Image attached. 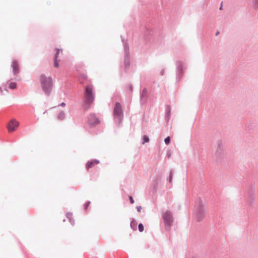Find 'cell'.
<instances>
[{
    "instance_id": "8",
    "label": "cell",
    "mask_w": 258,
    "mask_h": 258,
    "mask_svg": "<svg viewBox=\"0 0 258 258\" xmlns=\"http://www.w3.org/2000/svg\"><path fill=\"white\" fill-rule=\"evenodd\" d=\"M224 154V149L223 142L221 140H219L217 141L216 145H215V155L216 161L219 164L221 163L223 160Z\"/></svg>"
},
{
    "instance_id": "19",
    "label": "cell",
    "mask_w": 258,
    "mask_h": 258,
    "mask_svg": "<svg viewBox=\"0 0 258 258\" xmlns=\"http://www.w3.org/2000/svg\"><path fill=\"white\" fill-rule=\"evenodd\" d=\"M144 140L145 141V142H148L149 141V138H148V137L146 136H145L144 137Z\"/></svg>"
},
{
    "instance_id": "14",
    "label": "cell",
    "mask_w": 258,
    "mask_h": 258,
    "mask_svg": "<svg viewBox=\"0 0 258 258\" xmlns=\"http://www.w3.org/2000/svg\"><path fill=\"white\" fill-rule=\"evenodd\" d=\"M158 181H159V179L158 177H157L154 181L153 186V192L154 193L156 192L157 187H158Z\"/></svg>"
},
{
    "instance_id": "1",
    "label": "cell",
    "mask_w": 258,
    "mask_h": 258,
    "mask_svg": "<svg viewBox=\"0 0 258 258\" xmlns=\"http://www.w3.org/2000/svg\"><path fill=\"white\" fill-rule=\"evenodd\" d=\"M38 119L31 104L12 105L0 110V141L14 143L29 134Z\"/></svg>"
},
{
    "instance_id": "4",
    "label": "cell",
    "mask_w": 258,
    "mask_h": 258,
    "mask_svg": "<svg viewBox=\"0 0 258 258\" xmlns=\"http://www.w3.org/2000/svg\"><path fill=\"white\" fill-rule=\"evenodd\" d=\"M110 107L113 119L117 124H120L123 121L124 112V105L122 94L117 88L112 95L110 99Z\"/></svg>"
},
{
    "instance_id": "12",
    "label": "cell",
    "mask_w": 258,
    "mask_h": 258,
    "mask_svg": "<svg viewBox=\"0 0 258 258\" xmlns=\"http://www.w3.org/2000/svg\"><path fill=\"white\" fill-rule=\"evenodd\" d=\"M255 184L251 185L248 191V201L249 206H252L254 205L255 199Z\"/></svg>"
},
{
    "instance_id": "16",
    "label": "cell",
    "mask_w": 258,
    "mask_h": 258,
    "mask_svg": "<svg viewBox=\"0 0 258 258\" xmlns=\"http://www.w3.org/2000/svg\"><path fill=\"white\" fill-rule=\"evenodd\" d=\"M165 143L167 145H168L170 142V136L167 137V138L165 139Z\"/></svg>"
},
{
    "instance_id": "11",
    "label": "cell",
    "mask_w": 258,
    "mask_h": 258,
    "mask_svg": "<svg viewBox=\"0 0 258 258\" xmlns=\"http://www.w3.org/2000/svg\"><path fill=\"white\" fill-rule=\"evenodd\" d=\"M185 64L182 61H178L177 62V81L180 82L185 74Z\"/></svg>"
},
{
    "instance_id": "17",
    "label": "cell",
    "mask_w": 258,
    "mask_h": 258,
    "mask_svg": "<svg viewBox=\"0 0 258 258\" xmlns=\"http://www.w3.org/2000/svg\"><path fill=\"white\" fill-rule=\"evenodd\" d=\"M173 171H170V176H169V181H170V182H171V181H172V179H173Z\"/></svg>"
},
{
    "instance_id": "18",
    "label": "cell",
    "mask_w": 258,
    "mask_h": 258,
    "mask_svg": "<svg viewBox=\"0 0 258 258\" xmlns=\"http://www.w3.org/2000/svg\"><path fill=\"white\" fill-rule=\"evenodd\" d=\"M139 231H140L141 232H142V231H143L144 226L143 225V224H140L139 225Z\"/></svg>"
},
{
    "instance_id": "15",
    "label": "cell",
    "mask_w": 258,
    "mask_h": 258,
    "mask_svg": "<svg viewBox=\"0 0 258 258\" xmlns=\"http://www.w3.org/2000/svg\"><path fill=\"white\" fill-rule=\"evenodd\" d=\"M253 6L254 9L257 10L258 9V0H254L253 1Z\"/></svg>"
},
{
    "instance_id": "9",
    "label": "cell",
    "mask_w": 258,
    "mask_h": 258,
    "mask_svg": "<svg viewBox=\"0 0 258 258\" xmlns=\"http://www.w3.org/2000/svg\"><path fill=\"white\" fill-rule=\"evenodd\" d=\"M205 217V210L203 201L199 198L196 207V217L198 222H201Z\"/></svg>"
},
{
    "instance_id": "13",
    "label": "cell",
    "mask_w": 258,
    "mask_h": 258,
    "mask_svg": "<svg viewBox=\"0 0 258 258\" xmlns=\"http://www.w3.org/2000/svg\"><path fill=\"white\" fill-rule=\"evenodd\" d=\"M171 115V107L170 105H167L165 109V119L166 123L167 124L170 120Z\"/></svg>"
},
{
    "instance_id": "7",
    "label": "cell",
    "mask_w": 258,
    "mask_h": 258,
    "mask_svg": "<svg viewBox=\"0 0 258 258\" xmlns=\"http://www.w3.org/2000/svg\"><path fill=\"white\" fill-rule=\"evenodd\" d=\"M102 121L99 115L97 113H91L87 116L85 125L88 129L95 130L102 124Z\"/></svg>"
},
{
    "instance_id": "20",
    "label": "cell",
    "mask_w": 258,
    "mask_h": 258,
    "mask_svg": "<svg viewBox=\"0 0 258 258\" xmlns=\"http://www.w3.org/2000/svg\"><path fill=\"white\" fill-rule=\"evenodd\" d=\"M164 70H163V71H161V75H163V74H164Z\"/></svg>"
},
{
    "instance_id": "6",
    "label": "cell",
    "mask_w": 258,
    "mask_h": 258,
    "mask_svg": "<svg viewBox=\"0 0 258 258\" xmlns=\"http://www.w3.org/2000/svg\"><path fill=\"white\" fill-rule=\"evenodd\" d=\"M26 85L21 82L13 80L9 82V83H8L7 87L12 94H15L16 95H25L28 91V87Z\"/></svg>"
},
{
    "instance_id": "2",
    "label": "cell",
    "mask_w": 258,
    "mask_h": 258,
    "mask_svg": "<svg viewBox=\"0 0 258 258\" xmlns=\"http://www.w3.org/2000/svg\"><path fill=\"white\" fill-rule=\"evenodd\" d=\"M63 80L62 91L65 97L70 102L81 105L83 111L89 109L94 104L95 90L84 64L75 65Z\"/></svg>"
},
{
    "instance_id": "5",
    "label": "cell",
    "mask_w": 258,
    "mask_h": 258,
    "mask_svg": "<svg viewBox=\"0 0 258 258\" xmlns=\"http://www.w3.org/2000/svg\"><path fill=\"white\" fill-rule=\"evenodd\" d=\"M46 74L45 73H43L40 74L39 77V83L40 87H41V92H43L45 95L49 97L50 96L54 94V80L51 75Z\"/></svg>"
},
{
    "instance_id": "3",
    "label": "cell",
    "mask_w": 258,
    "mask_h": 258,
    "mask_svg": "<svg viewBox=\"0 0 258 258\" xmlns=\"http://www.w3.org/2000/svg\"><path fill=\"white\" fill-rule=\"evenodd\" d=\"M123 51L120 54L119 64V77L121 81H130L133 76L135 69L133 49L127 38L121 35Z\"/></svg>"
},
{
    "instance_id": "10",
    "label": "cell",
    "mask_w": 258,
    "mask_h": 258,
    "mask_svg": "<svg viewBox=\"0 0 258 258\" xmlns=\"http://www.w3.org/2000/svg\"><path fill=\"white\" fill-rule=\"evenodd\" d=\"M163 219L164 221L165 227L167 229L171 228L174 222L173 214L170 211H167L163 215Z\"/></svg>"
}]
</instances>
